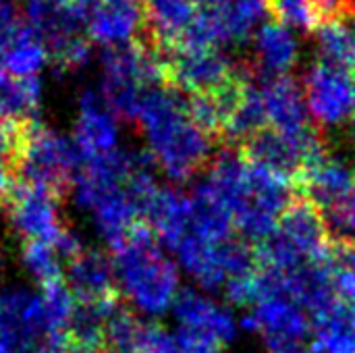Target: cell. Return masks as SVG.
Returning <instances> with one entry per match:
<instances>
[{
	"mask_svg": "<svg viewBox=\"0 0 355 353\" xmlns=\"http://www.w3.org/2000/svg\"><path fill=\"white\" fill-rule=\"evenodd\" d=\"M206 185L250 239H266L295 198L287 179L245 160L231 146L212 160Z\"/></svg>",
	"mask_w": 355,
	"mask_h": 353,
	"instance_id": "cell-1",
	"label": "cell"
},
{
	"mask_svg": "<svg viewBox=\"0 0 355 353\" xmlns=\"http://www.w3.org/2000/svg\"><path fill=\"white\" fill-rule=\"evenodd\" d=\"M152 158L175 181H185L210 162L212 139L191 121L185 94L160 83L146 92L137 119Z\"/></svg>",
	"mask_w": 355,
	"mask_h": 353,
	"instance_id": "cell-2",
	"label": "cell"
},
{
	"mask_svg": "<svg viewBox=\"0 0 355 353\" xmlns=\"http://www.w3.org/2000/svg\"><path fill=\"white\" fill-rule=\"evenodd\" d=\"M114 275L119 291L141 312L162 314L177 300V268L146 223H139L114 250Z\"/></svg>",
	"mask_w": 355,
	"mask_h": 353,
	"instance_id": "cell-3",
	"label": "cell"
},
{
	"mask_svg": "<svg viewBox=\"0 0 355 353\" xmlns=\"http://www.w3.org/2000/svg\"><path fill=\"white\" fill-rule=\"evenodd\" d=\"M256 250L262 268L289 273L302 266L329 262L331 239L316 206L306 198L295 196L275 231Z\"/></svg>",
	"mask_w": 355,
	"mask_h": 353,
	"instance_id": "cell-4",
	"label": "cell"
},
{
	"mask_svg": "<svg viewBox=\"0 0 355 353\" xmlns=\"http://www.w3.org/2000/svg\"><path fill=\"white\" fill-rule=\"evenodd\" d=\"M164 83L187 96H214L252 77L245 62H237L218 48H171L158 52Z\"/></svg>",
	"mask_w": 355,
	"mask_h": 353,
	"instance_id": "cell-5",
	"label": "cell"
},
{
	"mask_svg": "<svg viewBox=\"0 0 355 353\" xmlns=\"http://www.w3.org/2000/svg\"><path fill=\"white\" fill-rule=\"evenodd\" d=\"M79 160L81 156L77 146L52 129L31 121L21 162V181L44 187L62 200L75 185V177L81 166Z\"/></svg>",
	"mask_w": 355,
	"mask_h": 353,
	"instance_id": "cell-6",
	"label": "cell"
},
{
	"mask_svg": "<svg viewBox=\"0 0 355 353\" xmlns=\"http://www.w3.org/2000/svg\"><path fill=\"white\" fill-rule=\"evenodd\" d=\"M306 106L318 127H337L355 114V75L314 62L304 77Z\"/></svg>",
	"mask_w": 355,
	"mask_h": 353,
	"instance_id": "cell-7",
	"label": "cell"
},
{
	"mask_svg": "<svg viewBox=\"0 0 355 353\" xmlns=\"http://www.w3.org/2000/svg\"><path fill=\"white\" fill-rule=\"evenodd\" d=\"M60 202L52 191L21 181L4 212L23 241H46L54 246L69 231L60 218Z\"/></svg>",
	"mask_w": 355,
	"mask_h": 353,
	"instance_id": "cell-8",
	"label": "cell"
},
{
	"mask_svg": "<svg viewBox=\"0 0 355 353\" xmlns=\"http://www.w3.org/2000/svg\"><path fill=\"white\" fill-rule=\"evenodd\" d=\"M87 40L106 46L137 42L146 33L141 0H96L87 21Z\"/></svg>",
	"mask_w": 355,
	"mask_h": 353,
	"instance_id": "cell-9",
	"label": "cell"
},
{
	"mask_svg": "<svg viewBox=\"0 0 355 353\" xmlns=\"http://www.w3.org/2000/svg\"><path fill=\"white\" fill-rule=\"evenodd\" d=\"M260 87L270 129L289 137H302L318 131L308 119V106L304 102L302 87L291 75L264 79Z\"/></svg>",
	"mask_w": 355,
	"mask_h": 353,
	"instance_id": "cell-10",
	"label": "cell"
},
{
	"mask_svg": "<svg viewBox=\"0 0 355 353\" xmlns=\"http://www.w3.org/2000/svg\"><path fill=\"white\" fill-rule=\"evenodd\" d=\"M116 121L104 98L92 89L79 98L77 123H75V146L81 160L102 158L116 150Z\"/></svg>",
	"mask_w": 355,
	"mask_h": 353,
	"instance_id": "cell-11",
	"label": "cell"
},
{
	"mask_svg": "<svg viewBox=\"0 0 355 353\" xmlns=\"http://www.w3.org/2000/svg\"><path fill=\"white\" fill-rule=\"evenodd\" d=\"M67 285L79 304H116L121 291L114 264L98 250H83L69 260Z\"/></svg>",
	"mask_w": 355,
	"mask_h": 353,
	"instance_id": "cell-12",
	"label": "cell"
},
{
	"mask_svg": "<svg viewBox=\"0 0 355 353\" xmlns=\"http://www.w3.org/2000/svg\"><path fill=\"white\" fill-rule=\"evenodd\" d=\"M106 353H181L177 341L160 325L139 322L137 316L119 308L106 327Z\"/></svg>",
	"mask_w": 355,
	"mask_h": 353,
	"instance_id": "cell-13",
	"label": "cell"
},
{
	"mask_svg": "<svg viewBox=\"0 0 355 353\" xmlns=\"http://www.w3.org/2000/svg\"><path fill=\"white\" fill-rule=\"evenodd\" d=\"M248 329L260 331L268 347L285 343H304L308 335V318L289 298H266L258 302L252 316L245 318Z\"/></svg>",
	"mask_w": 355,
	"mask_h": 353,
	"instance_id": "cell-14",
	"label": "cell"
},
{
	"mask_svg": "<svg viewBox=\"0 0 355 353\" xmlns=\"http://www.w3.org/2000/svg\"><path fill=\"white\" fill-rule=\"evenodd\" d=\"M297 58L300 44L295 35L279 23H266L254 35V54L250 60H245V64L252 77L258 75L264 79H272L289 75Z\"/></svg>",
	"mask_w": 355,
	"mask_h": 353,
	"instance_id": "cell-15",
	"label": "cell"
},
{
	"mask_svg": "<svg viewBox=\"0 0 355 353\" xmlns=\"http://www.w3.org/2000/svg\"><path fill=\"white\" fill-rule=\"evenodd\" d=\"M177 318L181 322V329L204 335L208 339H214L218 343H227L235 335V322L231 314H227L223 308L212 304L210 300L185 291L177 298L175 304Z\"/></svg>",
	"mask_w": 355,
	"mask_h": 353,
	"instance_id": "cell-16",
	"label": "cell"
},
{
	"mask_svg": "<svg viewBox=\"0 0 355 353\" xmlns=\"http://www.w3.org/2000/svg\"><path fill=\"white\" fill-rule=\"evenodd\" d=\"M46 58L44 42L25 21H19L0 44V67L12 77H37Z\"/></svg>",
	"mask_w": 355,
	"mask_h": 353,
	"instance_id": "cell-17",
	"label": "cell"
},
{
	"mask_svg": "<svg viewBox=\"0 0 355 353\" xmlns=\"http://www.w3.org/2000/svg\"><path fill=\"white\" fill-rule=\"evenodd\" d=\"M316 353H355V310L343 300L314 314Z\"/></svg>",
	"mask_w": 355,
	"mask_h": 353,
	"instance_id": "cell-18",
	"label": "cell"
},
{
	"mask_svg": "<svg viewBox=\"0 0 355 353\" xmlns=\"http://www.w3.org/2000/svg\"><path fill=\"white\" fill-rule=\"evenodd\" d=\"M42 83L37 77H12L0 67V117L31 121L40 104Z\"/></svg>",
	"mask_w": 355,
	"mask_h": 353,
	"instance_id": "cell-19",
	"label": "cell"
},
{
	"mask_svg": "<svg viewBox=\"0 0 355 353\" xmlns=\"http://www.w3.org/2000/svg\"><path fill=\"white\" fill-rule=\"evenodd\" d=\"M318 62L355 75V37L343 21L322 23L316 31Z\"/></svg>",
	"mask_w": 355,
	"mask_h": 353,
	"instance_id": "cell-20",
	"label": "cell"
},
{
	"mask_svg": "<svg viewBox=\"0 0 355 353\" xmlns=\"http://www.w3.org/2000/svg\"><path fill=\"white\" fill-rule=\"evenodd\" d=\"M42 289H44V293L40 295V300H42V308H44L48 341H62L71 327L73 314L77 310V304H75L77 300L64 281L50 283Z\"/></svg>",
	"mask_w": 355,
	"mask_h": 353,
	"instance_id": "cell-21",
	"label": "cell"
},
{
	"mask_svg": "<svg viewBox=\"0 0 355 353\" xmlns=\"http://www.w3.org/2000/svg\"><path fill=\"white\" fill-rule=\"evenodd\" d=\"M31 121L0 117V173L21 175V162Z\"/></svg>",
	"mask_w": 355,
	"mask_h": 353,
	"instance_id": "cell-22",
	"label": "cell"
},
{
	"mask_svg": "<svg viewBox=\"0 0 355 353\" xmlns=\"http://www.w3.org/2000/svg\"><path fill=\"white\" fill-rule=\"evenodd\" d=\"M23 262L27 270L40 281L42 287L62 281V270L58 262V252L46 241H23Z\"/></svg>",
	"mask_w": 355,
	"mask_h": 353,
	"instance_id": "cell-23",
	"label": "cell"
},
{
	"mask_svg": "<svg viewBox=\"0 0 355 353\" xmlns=\"http://www.w3.org/2000/svg\"><path fill=\"white\" fill-rule=\"evenodd\" d=\"M268 12L275 23L291 27L300 33H310L322 23L310 0H268Z\"/></svg>",
	"mask_w": 355,
	"mask_h": 353,
	"instance_id": "cell-24",
	"label": "cell"
},
{
	"mask_svg": "<svg viewBox=\"0 0 355 353\" xmlns=\"http://www.w3.org/2000/svg\"><path fill=\"white\" fill-rule=\"evenodd\" d=\"M322 23L355 17V0H310Z\"/></svg>",
	"mask_w": 355,
	"mask_h": 353,
	"instance_id": "cell-25",
	"label": "cell"
},
{
	"mask_svg": "<svg viewBox=\"0 0 355 353\" xmlns=\"http://www.w3.org/2000/svg\"><path fill=\"white\" fill-rule=\"evenodd\" d=\"M177 345H179L181 353H225L223 343H218L214 339H208L204 335L185 331V329H179Z\"/></svg>",
	"mask_w": 355,
	"mask_h": 353,
	"instance_id": "cell-26",
	"label": "cell"
},
{
	"mask_svg": "<svg viewBox=\"0 0 355 353\" xmlns=\"http://www.w3.org/2000/svg\"><path fill=\"white\" fill-rule=\"evenodd\" d=\"M270 353H314L312 350H308L304 343H285V345H275L268 347Z\"/></svg>",
	"mask_w": 355,
	"mask_h": 353,
	"instance_id": "cell-27",
	"label": "cell"
},
{
	"mask_svg": "<svg viewBox=\"0 0 355 353\" xmlns=\"http://www.w3.org/2000/svg\"><path fill=\"white\" fill-rule=\"evenodd\" d=\"M35 353H71V352H69V347H67V343H64V339H62V341H48L44 347H40Z\"/></svg>",
	"mask_w": 355,
	"mask_h": 353,
	"instance_id": "cell-28",
	"label": "cell"
},
{
	"mask_svg": "<svg viewBox=\"0 0 355 353\" xmlns=\"http://www.w3.org/2000/svg\"><path fill=\"white\" fill-rule=\"evenodd\" d=\"M48 2H52V4H56V6H62V8H69L75 0H48Z\"/></svg>",
	"mask_w": 355,
	"mask_h": 353,
	"instance_id": "cell-29",
	"label": "cell"
},
{
	"mask_svg": "<svg viewBox=\"0 0 355 353\" xmlns=\"http://www.w3.org/2000/svg\"><path fill=\"white\" fill-rule=\"evenodd\" d=\"M354 137H355V114H354Z\"/></svg>",
	"mask_w": 355,
	"mask_h": 353,
	"instance_id": "cell-30",
	"label": "cell"
},
{
	"mask_svg": "<svg viewBox=\"0 0 355 353\" xmlns=\"http://www.w3.org/2000/svg\"><path fill=\"white\" fill-rule=\"evenodd\" d=\"M354 37H355V31H354Z\"/></svg>",
	"mask_w": 355,
	"mask_h": 353,
	"instance_id": "cell-31",
	"label": "cell"
}]
</instances>
